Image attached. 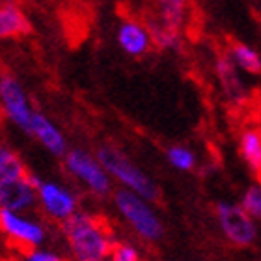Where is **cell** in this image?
<instances>
[{
	"instance_id": "cell-1",
	"label": "cell",
	"mask_w": 261,
	"mask_h": 261,
	"mask_svg": "<svg viewBox=\"0 0 261 261\" xmlns=\"http://www.w3.org/2000/svg\"><path fill=\"white\" fill-rule=\"evenodd\" d=\"M71 261H103L110 257L118 241L101 218L86 211H76L60 224Z\"/></svg>"
},
{
	"instance_id": "cell-2",
	"label": "cell",
	"mask_w": 261,
	"mask_h": 261,
	"mask_svg": "<svg viewBox=\"0 0 261 261\" xmlns=\"http://www.w3.org/2000/svg\"><path fill=\"white\" fill-rule=\"evenodd\" d=\"M97 159L99 163L103 164V168L107 170V174L110 175V179L118 181L121 189L135 192V194L142 196L147 201H157L161 191H159L157 183L136 166L125 153L120 151L114 146H101L97 149Z\"/></svg>"
},
{
	"instance_id": "cell-3",
	"label": "cell",
	"mask_w": 261,
	"mask_h": 261,
	"mask_svg": "<svg viewBox=\"0 0 261 261\" xmlns=\"http://www.w3.org/2000/svg\"><path fill=\"white\" fill-rule=\"evenodd\" d=\"M114 205L121 218L130 226L140 239L147 243H157L164 235V226L157 211L153 209L151 201L144 200L142 196L135 192L125 191V189H118L114 192Z\"/></svg>"
},
{
	"instance_id": "cell-4",
	"label": "cell",
	"mask_w": 261,
	"mask_h": 261,
	"mask_svg": "<svg viewBox=\"0 0 261 261\" xmlns=\"http://www.w3.org/2000/svg\"><path fill=\"white\" fill-rule=\"evenodd\" d=\"M64 166L76 181H81L88 191L95 196H109L112 191V179L99 163L97 155L88 153L86 149L73 147L65 153Z\"/></svg>"
},
{
	"instance_id": "cell-5",
	"label": "cell",
	"mask_w": 261,
	"mask_h": 261,
	"mask_svg": "<svg viewBox=\"0 0 261 261\" xmlns=\"http://www.w3.org/2000/svg\"><path fill=\"white\" fill-rule=\"evenodd\" d=\"M0 231L27 250L41 248L49 239V229L41 220L28 217L24 213L0 211Z\"/></svg>"
},
{
	"instance_id": "cell-6",
	"label": "cell",
	"mask_w": 261,
	"mask_h": 261,
	"mask_svg": "<svg viewBox=\"0 0 261 261\" xmlns=\"http://www.w3.org/2000/svg\"><path fill=\"white\" fill-rule=\"evenodd\" d=\"M217 220L222 235L233 246L245 248L254 245V241L257 239L256 220L241 207V203H217Z\"/></svg>"
},
{
	"instance_id": "cell-7",
	"label": "cell",
	"mask_w": 261,
	"mask_h": 261,
	"mask_svg": "<svg viewBox=\"0 0 261 261\" xmlns=\"http://www.w3.org/2000/svg\"><path fill=\"white\" fill-rule=\"evenodd\" d=\"M0 109L13 125L30 135L34 110L28 103V97L21 82L11 75L0 76Z\"/></svg>"
},
{
	"instance_id": "cell-8",
	"label": "cell",
	"mask_w": 261,
	"mask_h": 261,
	"mask_svg": "<svg viewBox=\"0 0 261 261\" xmlns=\"http://www.w3.org/2000/svg\"><path fill=\"white\" fill-rule=\"evenodd\" d=\"M38 205L41 211L56 222H65L79 211L75 192L58 181H41L38 187Z\"/></svg>"
},
{
	"instance_id": "cell-9",
	"label": "cell",
	"mask_w": 261,
	"mask_h": 261,
	"mask_svg": "<svg viewBox=\"0 0 261 261\" xmlns=\"http://www.w3.org/2000/svg\"><path fill=\"white\" fill-rule=\"evenodd\" d=\"M38 205V189L27 177L0 181V211L28 215Z\"/></svg>"
},
{
	"instance_id": "cell-10",
	"label": "cell",
	"mask_w": 261,
	"mask_h": 261,
	"mask_svg": "<svg viewBox=\"0 0 261 261\" xmlns=\"http://www.w3.org/2000/svg\"><path fill=\"white\" fill-rule=\"evenodd\" d=\"M116 38H118V45L121 47V50L133 58L144 56L153 45L151 34L147 30V27L135 21V19H127L121 22L118 27Z\"/></svg>"
},
{
	"instance_id": "cell-11",
	"label": "cell",
	"mask_w": 261,
	"mask_h": 261,
	"mask_svg": "<svg viewBox=\"0 0 261 261\" xmlns=\"http://www.w3.org/2000/svg\"><path fill=\"white\" fill-rule=\"evenodd\" d=\"M30 135L36 136L39 144H41L49 153L56 155V157H65V153L69 151L64 133H62L47 116L41 114V112H34L32 125H30Z\"/></svg>"
},
{
	"instance_id": "cell-12",
	"label": "cell",
	"mask_w": 261,
	"mask_h": 261,
	"mask_svg": "<svg viewBox=\"0 0 261 261\" xmlns=\"http://www.w3.org/2000/svg\"><path fill=\"white\" fill-rule=\"evenodd\" d=\"M217 75H218V81L222 84L224 92L228 95V99L231 103L235 105H241L246 101V86L243 84L241 81L239 73H237V67L231 60H229V56H220L217 60Z\"/></svg>"
},
{
	"instance_id": "cell-13",
	"label": "cell",
	"mask_w": 261,
	"mask_h": 261,
	"mask_svg": "<svg viewBox=\"0 0 261 261\" xmlns=\"http://www.w3.org/2000/svg\"><path fill=\"white\" fill-rule=\"evenodd\" d=\"M239 153L246 166L261 174V129L259 127H245L239 135Z\"/></svg>"
},
{
	"instance_id": "cell-14",
	"label": "cell",
	"mask_w": 261,
	"mask_h": 261,
	"mask_svg": "<svg viewBox=\"0 0 261 261\" xmlns=\"http://www.w3.org/2000/svg\"><path fill=\"white\" fill-rule=\"evenodd\" d=\"M30 32V22L15 4H0V39Z\"/></svg>"
},
{
	"instance_id": "cell-15",
	"label": "cell",
	"mask_w": 261,
	"mask_h": 261,
	"mask_svg": "<svg viewBox=\"0 0 261 261\" xmlns=\"http://www.w3.org/2000/svg\"><path fill=\"white\" fill-rule=\"evenodd\" d=\"M157 8V19L166 27L181 30L189 15V0H153Z\"/></svg>"
},
{
	"instance_id": "cell-16",
	"label": "cell",
	"mask_w": 261,
	"mask_h": 261,
	"mask_svg": "<svg viewBox=\"0 0 261 261\" xmlns=\"http://www.w3.org/2000/svg\"><path fill=\"white\" fill-rule=\"evenodd\" d=\"M229 60L233 62L235 67L245 71L248 75H257L261 73V56L254 47L245 43H233L229 47Z\"/></svg>"
},
{
	"instance_id": "cell-17",
	"label": "cell",
	"mask_w": 261,
	"mask_h": 261,
	"mask_svg": "<svg viewBox=\"0 0 261 261\" xmlns=\"http://www.w3.org/2000/svg\"><path fill=\"white\" fill-rule=\"evenodd\" d=\"M147 30L151 34L153 43L161 47V49H170V50H177L181 47V32L179 30H174V28L166 27L159 19H149L147 21Z\"/></svg>"
},
{
	"instance_id": "cell-18",
	"label": "cell",
	"mask_w": 261,
	"mask_h": 261,
	"mask_svg": "<svg viewBox=\"0 0 261 261\" xmlns=\"http://www.w3.org/2000/svg\"><path fill=\"white\" fill-rule=\"evenodd\" d=\"M27 168L21 157L8 146L0 144V181L27 177Z\"/></svg>"
},
{
	"instance_id": "cell-19",
	"label": "cell",
	"mask_w": 261,
	"mask_h": 261,
	"mask_svg": "<svg viewBox=\"0 0 261 261\" xmlns=\"http://www.w3.org/2000/svg\"><path fill=\"white\" fill-rule=\"evenodd\" d=\"M166 159H168V163L172 164L175 170H179V172H191V170L196 166L194 151L189 149V147H185V146L168 147V151H166Z\"/></svg>"
},
{
	"instance_id": "cell-20",
	"label": "cell",
	"mask_w": 261,
	"mask_h": 261,
	"mask_svg": "<svg viewBox=\"0 0 261 261\" xmlns=\"http://www.w3.org/2000/svg\"><path fill=\"white\" fill-rule=\"evenodd\" d=\"M241 207L254 220H261V183H254L246 189L241 198Z\"/></svg>"
},
{
	"instance_id": "cell-21",
	"label": "cell",
	"mask_w": 261,
	"mask_h": 261,
	"mask_svg": "<svg viewBox=\"0 0 261 261\" xmlns=\"http://www.w3.org/2000/svg\"><path fill=\"white\" fill-rule=\"evenodd\" d=\"M110 259L112 261H142V256L135 245H130L127 241H121V243H116V246L112 248Z\"/></svg>"
},
{
	"instance_id": "cell-22",
	"label": "cell",
	"mask_w": 261,
	"mask_h": 261,
	"mask_svg": "<svg viewBox=\"0 0 261 261\" xmlns=\"http://www.w3.org/2000/svg\"><path fill=\"white\" fill-rule=\"evenodd\" d=\"M21 261H65V257L62 254H58V252L41 246V248L27 250L21 256Z\"/></svg>"
},
{
	"instance_id": "cell-23",
	"label": "cell",
	"mask_w": 261,
	"mask_h": 261,
	"mask_svg": "<svg viewBox=\"0 0 261 261\" xmlns=\"http://www.w3.org/2000/svg\"><path fill=\"white\" fill-rule=\"evenodd\" d=\"M4 4H13V0H4Z\"/></svg>"
},
{
	"instance_id": "cell-24",
	"label": "cell",
	"mask_w": 261,
	"mask_h": 261,
	"mask_svg": "<svg viewBox=\"0 0 261 261\" xmlns=\"http://www.w3.org/2000/svg\"><path fill=\"white\" fill-rule=\"evenodd\" d=\"M103 261H112V259H110V257H107V259H103Z\"/></svg>"
},
{
	"instance_id": "cell-25",
	"label": "cell",
	"mask_w": 261,
	"mask_h": 261,
	"mask_svg": "<svg viewBox=\"0 0 261 261\" xmlns=\"http://www.w3.org/2000/svg\"><path fill=\"white\" fill-rule=\"evenodd\" d=\"M17 261H21V259H17Z\"/></svg>"
}]
</instances>
